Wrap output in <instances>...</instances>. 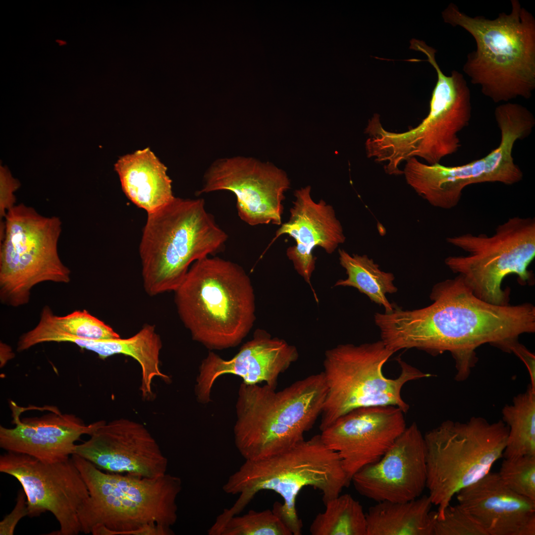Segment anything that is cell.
Returning a JSON list of instances; mask_svg holds the SVG:
<instances>
[{"label": "cell", "instance_id": "obj_1", "mask_svg": "<svg viewBox=\"0 0 535 535\" xmlns=\"http://www.w3.org/2000/svg\"><path fill=\"white\" fill-rule=\"evenodd\" d=\"M433 303L424 308L376 313L381 340L394 353L415 348L432 355L449 352L455 378L466 379L477 361L476 350L486 343L511 352L519 336L535 331V308L529 303L496 305L477 297L458 275L435 284Z\"/></svg>", "mask_w": 535, "mask_h": 535}, {"label": "cell", "instance_id": "obj_2", "mask_svg": "<svg viewBox=\"0 0 535 535\" xmlns=\"http://www.w3.org/2000/svg\"><path fill=\"white\" fill-rule=\"evenodd\" d=\"M71 458L89 491L78 513L81 533L93 535H173L180 478H148L104 472L76 454Z\"/></svg>", "mask_w": 535, "mask_h": 535}, {"label": "cell", "instance_id": "obj_3", "mask_svg": "<svg viewBox=\"0 0 535 535\" xmlns=\"http://www.w3.org/2000/svg\"><path fill=\"white\" fill-rule=\"evenodd\" d=\"M510 13L494 19L472 17L451 3L442 12L444 21L460 27L476 43L463 67L471 83L494 103L518 97L530 99L535 89V19L518 0Z\"/></svg>", "mask_w": 535, "mask_h": 535}, {"label": "cell", "instance_id": "obj_4", "mask_svg": "<svg viewBox=\"0 0 535 535\" xmlns=\"http://www.w3.org/2000/svg\"><path fill=\"white\" fill-rule=\"evenodd\" d=\"M350 482L338 454L326 446L320 434L316 435L275 456L245 460L222 487L226 493L239 497L216 517L214 525L220 528L241 512L259 492L271 490L283 500V503H274L273 512L292 535H301L303 524L296 507L300 491L314 487L321 492L324 504L338 496Z\"/></svg>", "mask_w": 535, "mask_h": 535}, {"label": "cell", "instance_id": "obj_5", "mask_svg": "<svg viewBox=\"0 0 535 535\" xmlns=\"http://www.w3.org/2000/svg\"><path fill=\"white\" fill-rule=\"evenodd\" d=\"M174 292L182 322L193 339L210 350L238 345L254 325L251 279L232 262L209 256L196 261Z\"/></svg>", "mask_w": 535, "mask_h": 535}, {"label": "cell", "instance_id": "obj_6", "mask_svg": "<svg viewBox=\"0 0 535 535\" xmlns=\"http://www.w3.org/2000/svg\"><path fill=\"white\" fill-rule=\"evenodd\" d=\"M322 372L276 391L242 382L235 405L234 442L245 460L284 452L304 440L321 415L326 395Z\"/></svg>", "mask_w": 535, "mask_h": 535}, {"label": "cell", "instance_id": "obj_7", "mask_svg": "<svg viewBox=\"0 0 535 535\" xmlns=\"http://www.w3.org/2000/svg\"><path fill=\"white\" fill-rule=\"evenodd\" d=\"M227 238L203 199L174 197L148 214L139 246L145 291H174L191 266L221 251Z\"/></svg>", "mask_w": 535, "mask_h": 535}, {"label": "cell", "instance_id": "obj_8", "mask_svg": "<svg viewBox=\"0 0 535 535\" xmlns=\"http://www.w3.org/2000/svg\"><path fill=\"white\" fill-rule=\"evenodd\" d=\"M421 52L437 74L428 115L416 127L402 132L389 131L378 125L372 139L375 157L379 162H386L385 168L391 173H398L399 165L412 158L433 164L456 153L461 146L458 133L471 117V92L464 75L453 70L445 75L435 60L434 49L426 46Z\"/></svg>", "mask_w": 535, "mask_h": 535}, {"label": "cell", "instance_id": "obj_9", "mask_svg": "<svg viewBox=\"0 0 535 535\" xmlns=\"http://www.w3.org/2000/svg\"><path fill=\"white\" fill-rule=\"evenodd\" d=\"M508 428L501 420L482 417L466 422L446 420L424 435L426 487L441 519L452 497L486 476L503 457Z\"/></svg>", "mask_w": 535, "mask_h": 535}, {"label": "cell", "instance_id": "obj_10", "mask_svg": "<svg viewBox=\"0 0 535 535\" xmlns=\"http://www.w3.org/2000/svg\"><path fill=\"white\" fill-rule=\"evenodd\" d=\"M394 353L381 340L360 345L339 344L326 350L323 371L327 391L320 425L324 430L337 419L355 409L394 406L405 413L409 405L401 390L408 381L432 376L401 358L396 378L384 376L383 367Z\"/></svg>", "mask_w": 535, "mask_h": 535}, {"label": "cell", "instance_id": "obj_11", "mask_svg": "<svg viewBox=\"0 0 535 535\" xmlns=\"http://www.w3.org/2000/svg\"><path fill=\"white\" fill-rule=\"evenodd\" d=\"M5 230L0 242V301L18 307L30 301L31 290L44 282L68 283L70 269L61 261L58 242L62 222L45 216L21 203L4 218Z\"/></svg>", "mask_w": 535, "mask_h": 535}, {"label": "cell", "instance_id": "obj_12", "mask_svg": "<svg viewBox=\"0 0 535 535\" xmlns=\"http://www.w3.org/2000/svg\"><path fill=\"white\" fill-rule=\"evenodd\" d=\"M446 241L469 255L450 256L445 264L484 301L508 305L501 283L509 274H516L522 282L532 278L528 267L535 257V218L511 217L490 236L465 233L448 237Z\"/></svg>", "mask_w": 535, "mask_h": 535}, {"label": "cell", "instance_id": "obj_13", "mask_svg": "<svg viewBox=\"0 0 535 535\" xmlns=\"http://www.w3.org/2000/svg\"><path fill=\"white\" fill-rule=\"evenodd\" d=\"M0 472L13 477L22 485L29 517L47 511L54 516L59 529L50 535L81 533L78 513L89 497V491L71 457L49 463L27 454L6 451L0 456Z\"/></svg>", "mask_w": 535, "mask_h": 535}, {"label": "cell", "instance_id": "obj_14", "mask_svg": "<svg viewBox=\"0 0 535 535\" xmlns=\"http://www.w3.org/2000/svg\"><path fill=\"white\" fill-rule=\"evenodd\" d=\"M290 181L282 170L253 158L233 157L214 162L204 176L198 194L219 190L233 193L240 218L255 226L281 225L284 193Z\"/></svg>", "mask_w": 535, "mask_h": 535}, {"label": "cell", "instance_id": "obj_15", "mask_svg": "<svg viewBox=\"0 0 535 535\" xmlns=\"http://www.w3.org/2000/svg\"><path fill=\"white\" fill-rule=\"evenodd\" d=\"M404 413L394 406L361 407L321 431L323 443L338 454L350 482L360 470L377 461L405 429Z\"/></svg>", "mask_w": 535, "mask_h": 535}, {"label": "cell", "instance_id": "obj_16", "mask_svg": "<svg viewBox=\"0 0 535 535\" xmlns=\"http://www.w3.org/2000/svg\"><path fill=\"white\" fill-rule=\"evenodd\" d=\"M107 472L154 478L165 474L168 461L142 424L120 418L105 422L74 453Z\"/></svg>", "mask_w": 535, "mask_h": 535}, {"label": "cell", "instance_id": "obj_17", "mask_svg": "<svg viewBox=\"0 0 535 535\" xmlns=\"http://www.w3.org/2000/svg\"><path fill=\"white\" fill-rule=\"evenodd\" d=\"M351 482L360 494L377 502L420 497L427 469L424 436L417 424L406 427L377 461L360 470Z\"/></svg>", "mask_w": 535, "mask_h": 535}, {"label": "cell", "instance_id": "obj_18", "mask_svg": "<svg viewBox=\"0 0 535 535\" xmlns=\"http://www.w3.org/2000/svg\"><path fill=\"white\" fill-rule=\"evenodd\" d=\"M298 357L295 346L258 329L252 339L243 344L231 359L224 360L213 352H209L201 362L196 378L195 392L197 400L204 404L211 402V390L215 380L226 374L237 375L248 385L265 382L275 389L279 375Z\"/></svg>", "mask_w": 535, "mask_h": 535}, {"label": "cell", "instance_id": "obj_19", "mask_svg": "<svg viewBox=\"0 0 535 535\" xmlns=\"http://www.w3.org/2000/svg\"><path fill=\"white\" fill-rule=\"evenodd\" d=\"M15 403L10 401L14 428L0 426V447L49 463L60 462L74 453L75 442L84 434H92L105 421L85 424L73 414H63L48 406V413L20 419Z\"/></svg>", "mask_w": 535, "mask_h": 535}, {"label": "cell", "instance_id": "obj_20", "mask_svg": "<svg viewBox=\"0 0 535 535\" xmlns=\"http://www.w3.org/2000/svg\"><path fill=\"white\" fill-rule=\"evenodd\" d=\"M311 186H307L295 191L289 219L281 224L268 247L283 234L292 237L296 245L288 248L287 256L315 293L311 284L316 259L313 249L320 247L332 254L345 242L346 237L333 207L322 200L315 202L311 196Z\"/></svg>", "mask_w": 535, "mask_h": 535}, {"label": "cell", "instance_id": "obj_21", "mask_svg": "<svg viewBox=\"0 0 535 535\" xmlns=\"http://www.w3.org/2000/svg\"><path fill=\"white\" fill-rule=\"evenodd\" d=\"M458 505L488 535H535V501L510 489L489 472L457 494Z\"/></svg>", "mask_w": 535, "mask_h": 535}, {"label": "cell", "instance_id": "obj_22", "mask_svg": "<svg viewBox=\"0 0 535 535\" xmlns=\"http://www.w3.org/2000/svg\"><path fill=\"white\" fill-rule=\"evenodd\" d=\"M114 169L127 197L147 214L175 197L166 167L149 148L121 157Z\"/></svg>", "mask_w": 535, "mask_h": 535}, {"label": "cell", "instance_id": "obj_23", "mask_svg": "<svg viewBox=\"0 0 535 535\" xmlns=\"http://www.w3.org/2000/svg\"><path fill=\"white\" fill-rule=\"evenodd\" d=\"M428 495L404 502H378L366 513V535H433L436 512Z\"/></svg>", "mask_w": 535, "mask_h": 535}, {"label": "cell", "instance_id": "obj_24", "mask_svg": "<svg viewBox=\"0 0 535 535\" xmlns=\"http://www.w3.org/2000/svg\"><path fill=\"white\" fill-rule=\"evenodd\" d=\"M494 115L500 131V142L496 148L484 158L493 171L513 185L523 177L522 170L514 162L513 146L517 140L530 135L535 125V118L526 107L510 102L498 106Z\"/></svg>", "mask_w": 535, "mask_h": 535}, {"label": "cell", "instance_id": "obj_25", "mask_svg": "<svg viewBox=\"0 0 535 535\" xmlns=\"http://www.w3.org/2000/svg\"><path fill=\"white\" fill-rule=\"evenodd\" d=\"M162 348L160 337L154 325L146 324L133 336L101 339L97 354L103 360L115 355H124L135 360L141 368V384L140 389L142 396H153L152 383L156 376L165 380L169 377L160 369V354Z\"/></svg>", "mask_w": 535, "mask_h": 535}, {"label": "cell", "instance_id": "obj_26", "mask_svg": "<svg viewBox=\"0 0 535 535\" xmlns=\"http://www.w3.org/2000/svg\"><path fill=\"white\" fill-rule=\"evenodd\" d=\"M340 265L346 270L347 277L337 280L334 286H349L366 295L373 302L382 306L385 313H390L394 306L386 298L387 294L396 293L393 273L382 271L379 266L366 255H350L339 249Z\"/></svg>", "mask_w": 535, "mask_h": 535}, {"label": "cell", "instance_id": "obj_27", "mask_svg": "<svg viewBox=\"0 0 535 535\" xmlns=\"http://www.w3.org/2000/svg\"><path fill=\"white\" fill-rule=\"evenodd\" d=\"M502 421L508 428L503 457L511 459L535 456V389L530 385L502 409Z\"/></svg>", "mask_w": 535, "mask_h": 535}, {"label": "cell", "instance_id": "obj_28", "mask_svg": "<svg viewBox=\"0 0 535 535\" xmlns=\"http://www.w3.org/2000/svg\"><path fill=\"white\" fill-rule=\"evenodd\" d=\"M309 528L312 535H366V513L350 494L339 495L328 501Z\"/></svg>", "mask_w": 535, "mask_h": 535}, {"label": "cell", "instance_id": "obj_29", "mask_svg": "<svg viewBox=\"0 0 535 535\" xmlns=\"http://www.w3.org/2000/svg\"><path fill=\"white\" fill-rule=\"evenodd\" d=\"M216 535H293L272 510H250L230 518Z\"/></svg>", "mask_w": 535, "mask_h": 535}, {"label": "cell", "instance_id": "obj_30", "mask_svg": "<svg viewBox=\"0 0 535 535\" xmlns=\"http://www.w3.org/2000/svg\"><path fill=\"white\" fill-rule=\"evenodd\" d=\"M47 306L49 316L54 325L62 331L76 337L96 339L120 337L109 325L86 310H76L63 316L55 315Z\"/></svg>", "mask_w": 535, "mask_h": 535}, {"label": "cell", "instance_id": "obj_31", "mask_svg": "<svg viewBox=\"0 0 535 535\" xmlns=\"http://www.w3.org/2000/svg\"><path fill=\"white\" fill-rule=\"evenodd\" d=\"M498 474L512 491L535 501V456L504 458Z\"/></svg>", "mask_w": 535, "mask_h": 535}, {"label": "cell", "instance_id": "obj_32", "mask_svg": "<svg viewBox=\"0 0 535 535\" xmlns=\"http://www.w3.org/2000/svg\"><path fill=\"white\" fill-rule=\"evenodd\" d=\"M433 535H488L483 528L458 504L449 505L435 519Z\"/></svg>", "mask_w": 535, "mask_h": 535}, {"label": "cell", "instance_id": "obj_33", "mask_svg": "<svg viewBox=\"0 0 535 535\" xmlns=\"http://www.w3.org/2000/svg\"><path fill=\"white\" fill-rule=\"evenodd\" d=\"M19 181L14 178L6 166L0 165V219H4L7 212L16 203L14 192L20 187Z\"/></svg>", "mask_w": 535, "mask_h": 535}, {"label": "cell", "instance_id": "obj_34", "mask_svg": "<svg viewBox=\"0 0 535 535\" xmlns=\"http://www.w3.org/2000/svg\"><path fill=\"white\" fill-rule=\"evenodd\" d=\"M27 500L23 490L18 491L16 505L12 511L0 522V535H12L21 519L28 515Z\"/></svg>", "mask_w": 535, "mask_h": 535}, {"label": "cell", "instance_id": "obj_35", "mask_svg": "<svg viewBox=\"0 0 535 535\" xmlns=\"http://www.w3.org/2000/svg\"><path fill=\"white\" fill-rule=\"evenodd\" d=\"M525 363L530 374V385L535 389V357L524 346L518 344L513 352Z\"/></svg>", "mask_w": 535, "mask_h": 535}]
</instances>
